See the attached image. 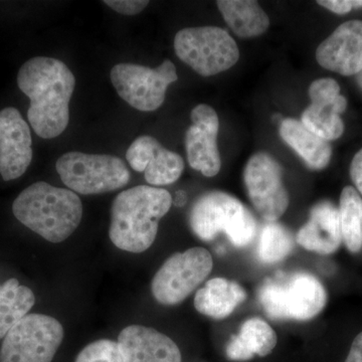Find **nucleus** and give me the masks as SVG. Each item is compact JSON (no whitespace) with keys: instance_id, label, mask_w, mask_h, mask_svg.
Returning a JSON list of instances; mask_svg holds the SVG:
<instances>
[{"instance_id":"nucleus-1","label":"nucleus","mask_w":362,"mask_h":362,"mask_svg":"<svg viewBox=\"0 0 362 362\" xmlns=\"http://www.w3.org/2000/svg\"><path fill=\"white\" fill-rule=\"evenodd\" d=\"M18 85L30 100L28 118L44 139L58 137L70 122V101L76 78L59 59L37 57L28 59L18 74Z\"/></svg>"},{"instance_id":"nucleus-2","label":"nucleus","mask_w":362,"mask_h":362,"mask_svg":"<svg viewBox=\"0 0 362 362\" xmlns=\"http://www.w3.org/2000/svg\"><path fill=\"white\" fill-rule=\"evenodd\" d=\"M171 206L173 197L163 188L139 185L120 192L112 204V243L126 252L146 251L156 239L159 221Z\"/></svg>"},{"instance_id":"nucleus-3","label":"nucleus","mask_w":362,"mask_h":362,"mask_svg":"<svg viewBox=\"0 0 362 362\" xmlns=\"http://www.w3.org/2000/svg\"><path fill=\"white\" fill-rule=\"evenodd\" d=\"M13 211L26 228L57 244L77 230L82 221L83 206L80 197L71 189L39 181L16 197Z\"/></svg>"},{"instance_id":"nucleus-4","label":"nucleus","mask_w":362,"mask_h":362,"mask_svg":"<svg viewBox=\"0 0 362 362\" xmlns=\"http://www.w3.org/2000/svg\"><path fill=\"white\" fill-rule=\"evenodd\" d=\"M189 225L194 235L204 242L223 233L238 247L247 246L257 230L256 221L247 207L237 197L223 192L199 197L190 211Z\"/></svg>"},{"instance_id":"nucleus-5","label":"nucleus","mask_w":362,"mask_h":362,"mask_svg":"<svg viewBox=\"0 0 362 362\" xmlns=\"http://www.w3.org/2000/svg\"><path fill=\"white\" fill-rule=\"evenodd\" d=\"M259 301L276 320L306 321L324 310L328 294L319 279L301 272L267 281L259 290Z\"/></svg>"},{"instance_id":"nucleus-6","label":"nucleus","mask_w":362,"mask_h":362,"mask_svg":"<svg viewBox=\"0 0 362 362\" xmlns=\"http://www.w3.org/2000/svg\"><path fill=\"white\" fill-rule=\"evenodd\" d=\"M56 168L71 192L84 195L120 189L128 185L131 177L122 159L106 154L68 152L59 157Z\"/></svg>"},{"instance_id":"nucleus-7","label":"nucleus","mask_w":362,"mask_h":362,"mask_svg":"<svg viewBox=\"0 0 362 362\" xmlns=\"http://www.w3.org/2000/svg\"><path fill=\"white\" fill-rule=\"evenodd\" d=\"M175 49L183 63L204 77L228 71L240 59L235 40L216 26L183 28L176 33Z\"/></svg>"},{"instance_id":"nucleus-8","label":"nucleus","mask_w":362,"mask_h":362,"mask_svg":"<svg viewBox=\"0 0 362 362\" xmlns=\"http://www.w3.org/2000/svg\"><path fill=\"white\" fill-rule=\"evenodd\" d=\"M64 339V328L54 317L28 314L7 333L0 362H52Z\"/></svg>"},{"instance_id":"nucleus-9","label":"nucleus","mask_w":362,"mask_h":362,"mask_svg":"<svg viewBox=\"0 0 362 362\" xmlns=\"http://www.w3.org/2000/svg\"><path fill=\"white\" fill-rule=\"evenodd\" d=\"M177 78L175 64L169 59L156 69L122 63L111 70L112 84L119 96L142 112L156 111L161 107L168 86Z\"/></svg>"},{"instance_id":"nucleus-10","label":"nucleus","mask_w":362,"mask_h":362,"mask_svg":"<svg viewBox=\"0 0 362 362\" xmlns=\"http://www.w3.org/2000/svg\"><path fill=\"white\" fill-rule=\"evenodd\" d=\"M213 266V257L204 247L176 252L154 276L152 294L160 304H180L211 274Z\"/></svg>"},{"instance_id":"nucleus-11","label":"nucleus","mask_w":362,"mask_h":362,"mask_svg":"<svg viewBox=\"0 0 362 362\" xmlns=\"http://www.w3.org/2000/svg\"><path fill=\"white\" fill-rule=\"evenodd\" d=\"M244 181L252 206L268 223L278 221L289 206L282 169L269 154L259 152L247 161Z\"/></svg>"},{"instance_id":"nucleus-12","label":"nucleus","mask_w":362,"mask_h":362,"mask_svg":"<svg viewBox=\"0 0 362 362\" xmlns=\"http://www.w3.org/2000/svg\"><path fill=\"white\" fill-rule=\"evenodd\" d=\"M312 103L302 114L301 122L312 133L334 141L344 133L341 114L347 108L346 98L340 94V86L334 78L314 81L308 90Z\"/></svg>"},{"instance_id":"nucleus-13","label":"nucleus","mask_w":362,"mask_h":362,"mask_svg":"<svg viewBox=\"0 0 362 362\" xmlns=\"http://www.w3.org/2000/svg\"><path fill=\"white\" fill-rule=\"evenodd\" d=\"M192 121L185 133L188 163L206 177H214L221 168L216 142L220 129L218 114L209 105L201 104L192 109Z\"/></svg>"},{"instance_id":"nucleus-14","label":"nucleus","mask_w":362,"mask_h":362,"mask_svg":"<svg viewBox=\"0 0 362 362\" xmlns=\"http://www.w3.org/2000/svg\"><path fill=\"white\" fill-rule=\"evenodd\" d=\"M33 160L30 126L13 107L0 111V175L6 181L16 180Z\"/></svg>"},{"instance_id":"nucleus-15","label":"nucleus","mask_w":362,"mask_h":362,"mask_svg":"<svg viewBox=\"0 0 362 362\" xmlns=\"http://www.w3.org/2000/svg\"><path fill=\"white\" fill-rule=\"evenodd\" d=\"M126 158L131 168L144 173L147 182L156 187L173 185L185 170L182 157L166 149L149 135L135 139L126 152Z\"/></svg>"},{"instance_id":"nucleus-16","label":"nucleus","mask_w":362,"mask_h":362,"mask_svg":"<svg viewBox=\"0 0 362 362\" xmlns=\"http://www.w3.org/2000/svg\"><path fill=\"white\" fill-rule=\"evenodd\" d=\"M316 61L326 70L357 76L362 70V21L343 23L316 49Z\"/></svg>"},{"instance_id":"nucleus-17","label":"nucleus","mask_w":362,"mask_h":362,"mask_svg":"<svg viewBox=\"0 0 362 362\" xmlns=\"http://www.w3.org/2000/svg\"><path fill=\"white\" fill-rule=\"evenodd\" d=\"M118 345L124 362H181L177 344L153 328L128 326L121 331Z\"/></svg>"},{"instance_id":"nucleus-18","label":"nucleus","mask_w":362,"mask_h":362,"mask_svg":"<svg viewBox=\"0 0 362 362\" xmlns=\"http://www.w3.org/2000/svg\"><path fill=\"white\" fill-rule=\"evenodd\" d=\"M298 244L307 251L328 256L342 245L338 207L329 201L318 202L310 211V218L297 233Z\"/></svg>"},{"instance_id":"nucleus-19","label":"nucleus","mask_w":362,"mask_h":362,"mask_svg":"<svg viewBox=\"0 0 362 362\" xmlns=\"http://www.w3.org/2000/svg\"><path fill=\"white\" fill-rule=\"evenodd\" d=\"M280 136L301 157L309 168L322 170L332 157L330 143L307 129L301 121L284 119L280 124Z\"/></svg>"},{"instance_id":"nucleus-20","label":"nucleus","mask_w":362,"mask_h":362,"mask_svg":"<svg viewBox=\"0 0 362 362\" xmlns=\"http://www.w3.org/2000/svg\"><path fill=\"white\" fill-rule=\"evenodd\" d=\"M246 298V291L238 283L225 278H214L197 291L194 307L202 315L223 319L230 316Z\"/></svg>"},{"instance_id":"nucleus-21","label":"nucleus","mask_w":362,"mask_h":362,"mask_svg":"<svg viewBox=\"0 0 362 362\" xmlns=\"http://www.w3.org/2000/svg\"><path fill=\"white\" fill-rule=\"evenodd\" d=\"M216 4L226 23L240 37H259L270 26L269 16L257 1L220 0Z\"/></svg>"},{"instance_id":"nucleus-22","label":"nucleus","mask_w":362,"mask_h":362,"mask_svg":"<svg viewBox=\"0 0 362 362\" xmlns=\"http://www.w3.org/2000/svg\"><path fill=\"white\" fill-rule=\"evenodd\" d=\"M35 294L30 288L21 286L16 279H9L0 289V339L6 337L14 326L35 305Z\"/></svg>"},{"instance_id":"nucleus-23","label":"nucleus","mask_w":362,"mask_h":362,"mask_svg":"<svg viewBox=\"0 0 362 362\" xmlns=\"http://www.w3.org/2000/svg\"><path fill=\"white\" fill-rule=\"evenodd\" d=\"M338 213L342 244L351 254H359L362 251V197L351 185L342 189Z\"/></svg>"},{"instance_id":"nucleus-24","label":"nucleus","mask_w":362,"mask_h":362,"mask_svg":"<svg viewBox=\"0 0 362 362\" xmlns=\"http://www.w3.org/2000/svg\"><path fill=\"white\" fill-rule=\"evenodd\" d=\"M294 247L289 230L277 223H268L262 230L257 254L259 261L276 264L285 259Z\"/></svg>"},{"instance_id":"nucleus-25","label":"nucleus","mask_w":362,"mask_h":362,"mask_svg":"<svg viewBox=\"0 0 362 362\" xmlns=\"http://www.w3.org/2000/svg\"><path fill=\"white\" fill-rule=\"evenodd\" d=\"M239 337L255 356L265 357L272 354L278 337L273 328L261 318L247 319L240 327Z\"/></svg>"},{"instance_id":"nucleus-26","label":"nucleus","mask_w":362,"mask_h":362,"mask_svg":"<svg viewBox=\"0 0 362 362\" xmlns=\"http://www.w3.org/2000/svg\"><path fill=\"white\" fill-rule=\"evenodd\" d=\"M75 362H124L118 342L101 339L87 345Z\"/></svg>"},{"instance_id":"nucleus-27","label":"nucleus","mask_w":362,"mask_h":362,"mask_svg":"<svg viewBox=\"0 0 362 362\" xmlns=\"http://www.w3.org/2000/svg\"><path fill=\"white\" fill-rule=\"evenodd\" d=\"M226 354L228 359L233 361H251L255 354H252L249 347L245 344L239 334L233 335L226 345Z\"/></svg>"},{"instance_id":"nucleus-28","label":"nucleus","mask_w":362,"mask_h":362,"mask_svg":"<svg viewBox=\"0 0 362 362\" xmlns=\"http://www.w3.org/2000/svg\"><path fill=\"white\" fill-rule=\"evenodd\" d=\"M105 4L125 16H136L146 8L149 1L144 0H105Z\"/></svg>"},{"instance_id":"nucleus-29","label":"nucleus","mask_w":362,"mask_h":362,"mask_svg":"<svg viewBox=\"0 0 362 362\" xmlns=\"http://www.w3.org/2000/svg\"><path fill=\"white\" fill-rule=\"evenodd\" d=\"M317 4L340 16L349 13L352 9L362 8V0H319Z\"/></svg>"},{"instance_id":"nucleus-30","label":"nucleus","mask_w":362,"mask_h":362,"mask_svg":"<svg viewBox=\"0 0 362 362\" xmlns=\"http://www.w3.org/2000/svg\"><path fill=\"white\" fill-rule=\"evenodd\" d=\"M349 175L354 187L362 197V148L357 152L350 163Z\"/></svg>"},{"instance_id":"nucleus-31","label":"nucleus","mask_w":362,"mask_h":362,"mask_svg":"<svg viewBox=\"0 0 362 362\" xmlns=\"http://www.w3.org/2000/svg\"><path fill=\"white\" fill-rule=\"evenodd\" d=\"M344 362H362V331L357 333L352 340Z\"/></svg>"},{"instance_id":"nucleus-32","label":"nucleus","mask_w":362,"mask_h":362,"mask_svg":"<svg viewBox=\"0 0 362 362\" xmlns=\"http://www.w3.org/2000/svg\"><path fill=\"white\" fill-rule=\"evenodd\" d=\"M187 202V195L183 190L176 192L175 199H173V204L176 206H183Z\"/></svg>"},{"instance_id":"nucleus-33","label":"nucleus","mask_w":362,"mask_h":362,"mask_svg":"<svg viewBox=\"0 0 362 362\" xmlns=\"http://www.w3.org/2000/svg\"><path fill=\"white\" fill-rule=\"evenodd\" d=\"M357 83H358L359 87L362 89V70L361 71V73L357 75Z\"/></svg>"},{"instance_id":"nucleus-34","label":"nucleus","mask_w":362,"mask_h":362,"mask_svg":"<svg viewBox=\"0 0 362 362\" xmlns=\"http://www.w3.org/2000/svg\"><path fill=\"white\" fill-rule=\"evenodd\" d=\"M0 289H1V287H0Z\"/></svg>"}]
</instances>
